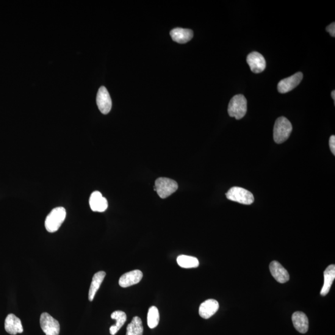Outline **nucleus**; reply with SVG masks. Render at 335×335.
<instances>
[{
    "instance_id": "1",
    "label": "nucleus",
    "mask_w": 335,
    "mask_h": 335,
    "mask_svg": "<svg viewBox=\"0 0 335 335\" xmlns=\"http://www.w3.org/2000/svg\"><path fill=\"white\" fill-rule=\"evenodd\" d=\"M292 131V126L286 118L277 119L274 127L273 137L277 143H282L289 138Z\"/></svg>"
},
{
    "instance_id": "2",
    "label": "nucleus",
    "mask_w": 335,
    "mask_h": 335,
    "mask_svg": "<svg viewBox=\"0 0 335 335\" xmlns=\"http://www.w3.org/2000/svg\"><path fill=\"white\" fill-rule=\"evenodd\" d=\"M66 217V210L62 207H56L47 216L45 227L50 233H54L59 229Z\"/></svg>"
},
{
    "instance_id": "3",
    "label": "nucleus",
    "mask_w": 335,
    "mask_h": 335,
    "mask_svg": "<svg viewBox=\"0 0 335 335\" xmlns=\"http://www.w3.org/2000/svg\"><path fill=\"white\" fill-rule=\"evenodd\" d=\"M247 111V101L242 95H235L231 99L228 106V113L231 117L237 120L244 117Z\"/></svg>"
},
{
    "instance_id": "4",
    "label": "nucleus",
    "mask_w": 335,
    "mask_h": 335,
    "mask_svg": "<svg viewBox=\"0 0 335 335\" xmlns=\"http://www.w3.org/2000/svg\"><path fill=\"white\" fill-rule=\"evenodd\" d=\"M178 189V185L174 180L167 178H158L155 183L154 190L162 199L171 196Z\"/></svg>"
},
{
    "instance_id": "5",
    "label": "nucleus",
    "mask_w": 335,
    "mask_h": 335,
    "mask_svg": "<svg viewBox=\"0 0 335 335\" xmlns=\"http://www.w3.org/2000/svg\"><path fill=\"white\" fill-rule=\"evenodd\" d=\"M226 196L229 200L245 205L253 204L254 201L253 194L240 187H232L226 193Z\"/></svg>"
},
{
    "instance_id": "6",
    "label": "nucleus",
    "mask_w": 335,
    "mask_h": 335,
    "mask_svg": "<svg viewBox=\"0 0 335 335\" xmlns=\"http://www.w3.org/2000/svg\"><path fill=\"white\" fill-rule=\"evenodd\" d=\"M41 328L46 335H59L60 324L48 313H43L40 318Z\"/></svg>"
},
{
    "instance_id": "7",
    "label": "nucleus",
    "mask_w": 335,
    "mask_h": 335,
    "mask_svg": "<svg viewBox=\"0 0 335 335\" xmlns=\"http://www.w3.org/2000/svg\"><path fill=\"white\" fill-rule=\"evenodd\" d=\"M303 79V74L301 72L281 80L278 85V90L280 93H286L297 87Z\"/></svg>"
},
{
    "instance_id": "8",
    "label": "nucleus",
    "mask_w": 335,
    "mask_h": 335,
    "mask_svg": "<svg viewBox=\"0 0 335 335\" xmlns=\"http://www.w3.org/2000/svg\"><path fill=\"white\" fill-rule=\"evenodd\" d=\"M96 103L99 110L103 115H107L112 107V101L109 92L104 87H101L98 90L96 97Z\"/></svg>"
},
{
    "instance_id": "9",
    "label": "nucleus",
    "mask_w": 335,
    "mask_h": 335,
    "mask_svg": "<svg viewBox=\"0 0 335 335\" xmlns=\"http://www.w3.org/2000/svg\"><path fill=\"white\" fill-rule=\"evenodd\" d=\"M246 62L250 66L251 70L254 73H262L267 66L264 57L257 52H251L249 54Z\"/></svg>"
},
{
    "instance_id": "10",
    "label": "nucleus",
    "mask_w": 335,
    "mask_h": 335,
    "mask_svg": "<svg viewBox=\"0 0 335 335\" xmlns=\"http://www.w3.org/2000/svg\"><path fill=\"white\" fill-rule=\"evenodd\" d=\"M143 278V273L140 270H133L124 274L119 281V284L122 287H128L133 285L139 283Z\"/></svg>"
},
{
    "instance_id": "11",
    "label": "nucleus",
    "mask_w": 335,
    "mask_h": 335,
    "mask_svg": "<svg viewBox=\"0 0 335 335\" xmlns=\"http://www.w3.org/2000/svg\"><path fill=\"white\" fill-rule=\"evenodd\" d=\"M270 270L273 278L279 283L284 284L289 281V273L279 262L276 261L271 262Z\"/></svg>"
},
{
    "instance_id": "12",
    "label": "nucleus",
    "mask_w": 335,
    "mask_h": 335,
    "mask_svg": "<svg viewBox=\"0 0 335 335\" xmlns=\"http://www.w3.org/2000/svg\"><path fill=\"white\" fill-rule=\"evenodd\" d=\"M5 328L7 333L12 335L22 333L23 332L21 320L12 314L8 315L5 319Z\"/></svg>"
},
{
    "instance_id": "13",
    "label": "nucleus",
    "mask_w": 335,
    "mask_h": 335,
    "mask_svg": "<svg viewBox=\"0 0 335 335\" xmlns=\"http://www.w3.org/2000/svg\"><path fill=\"white\" fill-rule=\"evenodd\" d=\"M219 309V304L215 300L204 301L199 307V314L204 319H208L214 315Z\"/></svg>"
},
{
    "instance_id": "14",
    "label": "nucleus",
    "mask_w": 335,
    "mask_h": 335,
    "mask_svg": "<svg viewBox=\"0 0 335 335\" xmlns=\"http://www.w3.org/2000/svg\"><path fill=\"white\" fill-rule=\"evenodd\" d=\"M89 203L91 209L94 212H104L108 207L107 199L99 192H95L91 194Z\"/></svg>"
},
{
    "instance_id": "15",
    "label": "nucleus",
    "mask_w": 335,
    "mask_h": 335,
    "mask_svg": "<svg viewBox=\"0 0 335 335\" xmlns=\"http://www.w3.org/2000/svg\"><path fill=\"white\" fill-rule=\"evenodd\" d=\"M293 326L301 333H306L309 329V319L307 315L302 312H295L292 316Z\"/></svg>"
},
{
    "instance_id": "16",
    "label": "nucleus",
    "mask_w": 335,
    "mask_h": 335,
    "mask_svg": "<svg viewBox=\"0 0 335 335\" xmlns=\"http://www.w3.org/2000/svg\"><path fill=\"white\" fill-rule=\"evenodd\" d=\"M170 35L175 42L179 44H185L189 42L193 38V30L188 29L178 28L171 30Z\"/></svg>"
},
{
    "instance_id": "17",
    "label": "nucleus",
    "mask_w": 335,
    "mask_h": 335,
    "mask_svg": "<svg viewBox=\"0 0 335 335\" xmlns=\"http://www.w3.org/2000/svg\"><path fill=\"white\" fill-rule=\"evenodd\" d=\"M334 279L335 266L334 265H329L324 271V284L322 289L321 290V295L325 296L328 294Z\"/></svg>"
},
{
    "instance_id": "18",
    "label": "nucleus",
    "mask_w": 335,
    "mask_h": 335,
    "mask_svg": "<svg viewBox=\"0 0 335 335\" xmlns=\"http://www.w3.org/2000/svg\"><path fill=\"white\" fill-rule=\"evenodd\" d=\"M105 276H106V273L104 271H99L93 276L89 290V294H88V300L90 301H93L97 291H98L102 281L104 280Z\"/></svg>"
},
{
    "instance_id": "19",
    "label": "nucleus",
    "mask_w": 335,
    "mask_h": 335,
    "mask_svg": "<svg viewBox=\"0 0 335 335\" xmlns=\"http://www.w3.org/2000/svg\"><path fill=\"white\" fill-rule=\"evenodd\" d=\"M112 319L116 321V325L110 326L109 329L110 333L115 335L126 323L127 315L125 312L121 311H115L111 314Z\"/></svg>"
},
{
    "instance_id": "20",
    "label": "nucleus",
    "mask_w": 335,
    "mask_h": 335,
    "mask_svg": "<svg viewBox=\"0 0 335 335\" xmlns=\"http://www.w3.org/2000/svg\"><path fill=\"white\" fill-rule=\"evenodd\" d=\"M143 327L141 318L134 317L127 326L126 335H143Z\"/></svg>"
},
{
    "instance_id": "21",
    "label": "nucleus",
    "mask_w": 335,
    "mask_h": 335,
    "mask_svg": "<svg viewBox=\"0 0 335 335\" xmlns=\"http://www.w3.org/2000/svg\"><path fill=\"white\" fill-rule=\"evenodd\" d=\"M176 260L179 267L182 268H195L199 265V260L194 256L179 255Z\"/></svg>"
},
{
    "instance_id": "22",
    "label": "nucleus",
    "mask_w": 335,
    "mask_h": 335,
    "mask_svg": "<svg viewBox=\"0 0 335 335\" xmlns=\"http://www.w3.org/2000/svg\"><path fill=\"white\" fill-rule=\"evenodd\" d=\"M160 314L159 309L156 306H152L148 309L147 314V324L148 327L153 329L159 325Z\"/></svg>"
},
{
    "instance_id": "23",
    "label": "nucleus",
    "mask_w": 335,
    "mask_h": 335,
    "mask_svg": "<svg viewBox=\"0 0 335 335\" xmlns=\"http://www.w3.org/2000/svg\"><path fill=\"white\" fill-rule=\"evenodd\" d=\"M329 147H330V150L334 156L335 155V136L334 135H331L330 138H329Z\"/></svg>"
},
{
    "instance_id": "24",
    "label": "nucleus",
    "mask_w": 335,
    "mask_h": 335,
    "mask_svg": "<svg viewBox=\"0 0 335 335\" xmlns=\"http://www.w3.org/2000/svg\"><path fill=\"white\" fill-rule=\"evenodd\" d=\"M326 30L329 33L332 37H334L335 36V24L334 23H332L329 24L328 26L326 27Z\"/></svg>"
},
{
    "instance_id": "25",
    "label": "nucleus",
    "mask_w": 335,
    "mask_h": 335,
    "mask_svg": "<svg viewBox=\"0 0 335 335\" xmlns=\"http://www.w3.org/2000/svg\"><path fill=\"white\" fill-rule=\"evenodd\" d=\"M331 98H333V100H335V91L333 90L331 92Z\"/></svg>"
}]
</instances>
